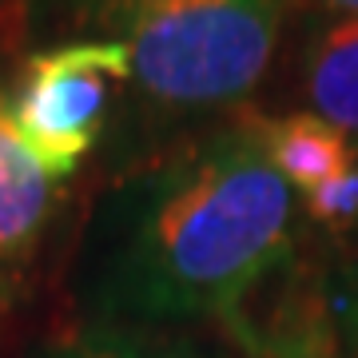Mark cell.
I'll use <instances>...</instances> for the list:
<instances>
[{
  "instance_id": "6da1fadb",
  "label": "cell",
  "mask_w": 358,
  "mask_h": 358,
  "mask_svg": "<svg viewBox=\"0 0 358 358\" xmlns=\"http://www.w3.org/2000/svg\"><path fill=\"white\" fill-rule=\"evenodd\" d=\"M294 207L247 115L179 143L120 199L100 303L131 319L227 322L291 263Z\"/></svg>"
},
{
  "instance_id": "7a4b0ae2",
  "label": "cell",
  "mask_w": 358,
  "mask_h": 358,
  "mask_svg": "<svg viewBox=\"0 0 358 358\" xmlns=\"http://www.w3.org/2000/svg\"><path fill=\"white\" fill-rule=\"evenodd\" d=\"M131 60V84L171 112L243 103L279 44L282 0H80Z\"/></svg>"
},
{
  "instance_id": "3957f363",
  "label": "cell",
  "mask_w": 358,
  "mask_h": 358,
  "mask_svg": "<svg viewBox=\"0 0 358 358\" xmlns=\"http://www.w3.org/2000/svg\"><path fill=\"white\" fill-rule=\"evenodd\" d=\"M120 84H131V60L103 36L44 48L24 64L8 108L20 140L56 183L96 152Z\"/></svg>"
},
{
  "instance_id": "277c9868",
  "label": "cell",
  "mask_w": 358,
  "mask_h": 358,
  "mask_svg": "<svg viewBox=\"0 0 358 358\" xmlns=\"http://www.w3.org/2000/svg\"><path fill=\"white\" fill-rule=\"evenodd\" d=\"M52 207L56 179L20 140L8 92L0 88V310H13L24 299L40 247L48 239Z\"/></svg>"
},
{
  "instance_id": "5b68a950",
  "label": "cell",
  "mask_w": 358,
  "mask_h": 358,
  "mask_svg": "<svg viewBox=\"0 0 358 358\" xmlns=\"http://www.w3.org/2000/svg\"><path fill=\"white\" fill-rule=\"evenodd\" d=\"M299 108L315 112L358 143V16L327 20L299 52Z\"/></svg>"
},
{
  "instance_id": "8992f818",
  "label": "cell",
  "mask_w": 358,
  "mask_h": 358,
  "mask_svg": "<svg viewBox=\"0 0 358 358\" xmlns=\"http://www.w3.org/2000/svg\"><path fill=\"white\" fill-rule=\"evenodd\" d=\"M259 143L267 148L271 164L287 179L294 195H307L334 176L350 171L358 159V143L315 112H282V115H247Z\"/></svg>"
},
{
  "instance_id": "52a82bcc",
  "label": "cell",
  "mask_w": 358,
  "mask_h": 358,
  "mask_svg": "<svg viewBox=\"0 0 358 358\" xmlns=\"http://www.w3.org/2000/svg\"><path fill=\"white\" fill-rule=\"evenodd\" d=\"M319 307L331 358H358V259L319 275Z\"/></svg>"
},
{
  "instance_id": "ba28073f",
  "label": "cell",
  "mask_w": 358,
  "mask_h": 358,
  "mask_svg": "<svg viewBox=\"0 0 358 358\" xmlns=\"http://www.w3.org/2000/svg\"><path fill=\"white\" fill-rule=\"evenodd\" d=\"M40 358H199V355L192 346L152 343V338L128 331H84L68 343L44 350Z\"/></svg>"
},
{
  "instance_id": "9c48e42d",
  "label": "cell",
  "mask_w": 358,
  "mask_h": 358,
  "mask_svg": "<svg viewBox=\"0 0 358 358\" xmlns=\"http://www.w3.org/2000/svg\"><path fill=\"white\" fill-rule=\"evenodd\" d=\"M299 203L319 231L338 235V239H358V159L350 171L334 176L331 183L299 195Z\"/></svg>"
},
{
  "instance_id": "30bf717a",
  "label": "cell",
  "mask_w": 358,
  "mask_h": 358,
  "mask_svg": "<svg viewBox=\"0 0 358 358\" xmlns=\"http://www.w3.org/2000/svg\"><path fill=\"white\" fill-rule=\"evenodd\" d=\"M315 13H322L327 20H343V16H358V0H299Z\"/></svg>"
}]
</instances>
